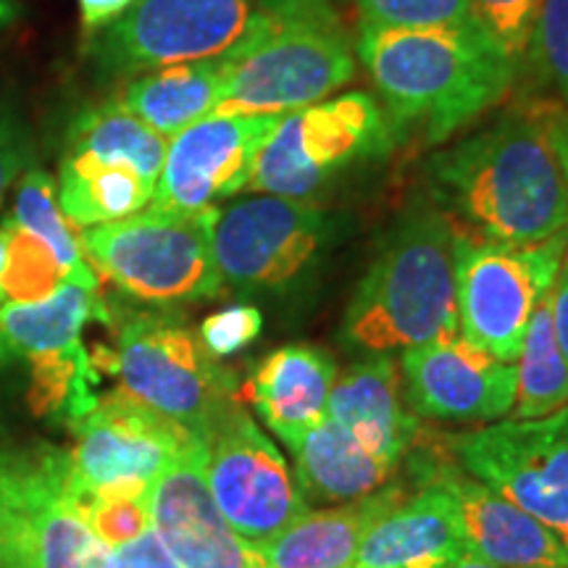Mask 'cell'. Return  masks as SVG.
<instances>
[{
  "instance_id": "15",
  "label": "cell",
  "mask_w": 568,
  "mask_h": 568,
  "mask_svg": "<svg viewBox=\"0 0 568 568\" xmlns=\"http://www.w3.org/2000/svg\"><path fill=\"white\" fill-rule=\"evenodd\" d=\"M418 439L408 453L410 471L422 487H443L456 500L468 556L503 568H568L566 542L558 531L471 477L447 453L443 439Z\"/></svg>"
},
{
  "instance_id": "6",
  "label": "cell",
  "mask_w": 568,
  "mask_h": 568,
  "mask_svg": "<svg viewBox=\"0 0 568 568\" xmlns=\"http://www.w3.org/2000/svg\"><path fill=\"white\" fill-rule=\"evenodd\" d=\"M216 216L219 209H148L82 230L80 243L92 268H101L130 297L153 305L209 301L224 287L211 243Z\"/></svg>"
},
{
  "instance_id": "18",
  "label": "cell",
  "mask_w": 568,
  "mask_h": 568,
  "mask_svg": "<svg viewBox=\"0 0 568 568\" xmlns=\"http://www.w3.org/2000/svg\"><path fill=\"white\" fill-rule=\"evenodd\" d=\"M151 529L180 568H266L258 545L222 516L205 481V443L190 445L148 489Z\"/></svg>"
},
{
  "instance_id": "36",
  "label": "cell",
  "mask_w": 568,
  "mask_h": 568,
  "mask_svg": "<svg viewBox=\"0 0 568 568\" xmlns=\"http://www.w3.org/2000/svg\"><path fill=\"white\" fill-rule=\"evenodd\" d=\"M105 568H180V564L169 556L155 531L148 529L134 542L113 550Z\"/></svg>"
},
{
  "instance_id": "11",
  "label": "cell",
  "mask_w": 568,
  "mask_h": 568,
  "mask_svg": "<svg viewBox=\"0 0 568 568\" xmlns=\"http://www.w3.org/2000/svg\"><path fill=\"white\" fill-rule=\"evenodd\" d=\"M332 232L335 222L316 201L255 195L219 211L213 258L237 293H280L311 272Z\"/></svg>"
},
{
  "instance_id": "10",
  "label": "cell",
  "mask_w": 568,
  "mask_h": 568,
  "mask_svg": "<svg viewBox=\"0 0 568 568\" xmlns=\"http://www.w3.org/2000/svg\"><path fill=\"white\" fill-rule=\"evenodd\" d=\"M253 0H134L116 21L92 32L88 61L101 77H138L184 61L219 59L243 38Z\"/></svg>"
},
{
  "instance_id": "5",
  "label": "cell",
  "mask_w": 568,
  "mask_h": 568,
  "mask_svg": "<svg viewBox=\"0 0 568 568\" xmlns=\"http://www.w3.org/2000/svg\"><path fill=\"white\" fill-rule=\"evenodd\" d=\"M69 450L0 439V568H105Z\"/></svg>"
},
{
  "instance_id": "21",
  "label": "cell",
  "mask_w": 568,
  "mask_h": 568,
  "mask_svg": "<svg viewBox=\"0 0 568 568\" xmlns=\"http://www.w3.org/2000/svg\"><path fill=\"white\" fill-rule=\"evenodd\" d=\"M335 379L332 353L316 345H284L255 366L243 395L290 447L326 416Z\"/></svg>"
},
{
  "instance_id": "12",
  "label": "cell",
  "mask_w": 568,
  "mask_h": 568,
  "mask_svg": "<svg viewBox=\"0 0 568 568\" xmlns=\"http://www.w3.org/2000/svg\"><path fill=\"white\" fill-rule=\"evenodd\" d=\"M439 439L471 477L568 537V406Z\"/></svg>"
},
{
  "instance_id": "43",
  "label": "cell",
  "mask_w": 568,
  "mask_h": 568,
  "mask_svg": "<svg viewBox=\"0 0 568 568\" xmlns=\"http://www.w3.org/2000/svg\"><path fill=\"white\" fill-rule=\"evenodd\" d=\"M3 255H6V232L0 226V268H3Z\"/></svg>"
},
{
  "instance_id": "33",
  "label": "cell",
  "mask_w": 568,
  "mask_h": 568,
  "mask_svg": "<svg viewBox=\"0 0 568 568\" xmlns=\"http://www.w3.org/2000/svg\"><path fill=\"white\" fill-rule=\"evenodd\" d=\"M361 24L422 30V27H456L471 21L468 0H353Z\"/></svg>"
},
{
  "instance_id": "20",
  "label": "cell",
  "mask_w": 568,
  "mask_h": 568,
  "mask_svg": "<svg viewBox=\"0 0 568 568\" xmlns=\"http://www.w3.org/2000/svg\"><path fill=\"white\" fill-rule=\"evenodd\" d=\"M464 556L456 500L443 487H422L366 531L353 568H447Z\"/></svg>"
},
{
  "instance_id": "24",
  "label": "cell",
  "mask_w": 568,
  "mask_h": 568,
  "mask_svg": "<svg viewBox=\"0 0 568 568\" xmlns=\"http://www.w3.org/2000/svg\"><path fill=\"white\" fill-rule=\"evenodd\" d=\"M92 318L109 322L101 295L71 282L42 301L0 303V366L80 351L82 329Z\"/></svg>"
},
{
  "instance_id": "26",
  "label": "cell",
  "mask_w": 568,
  "mask_h": 568,
  "mask_svg": "<svg viewBox=\"0 0 568 568\" xmlns=\"http://www.w3.org/2000/svg\"><path fill=\"white\" fill-rule=\"evenodd\" d=\"M155 182L124 163L63 153L59 166V205L77 230H90L140 213L153 203Z\"/></svg>"
},
{
  "instance_id": "25",
  "label": "cell",
  "mask_w": 568,
  "mask_h": 568,
  "mask_svg": "<svg viewBox=\"0 0 568 568\" xmlns=\"http://www.w3.org/2000/svg\"><path fill=\"white\" fill-rule=\"evenodd\" d=\"M224 61H184L132 77L119 103L161 138L172 140L190 124L211 116L222 103Z\"/></svg>"
},
{
  "instance_id": "42",
  "label": "cell",
  "mask_w": 568,
  "mask_h": 568,
  "mask_svg": "<svg viewBox=\"0 0 568 568\" xmlns=\"http://www.w3.org/2000/svg\"><path fill=\"white\" fill-rule=\"evenodd\" d=\"M13 17H17V3L13 0H0V27L11 24Z\"/></svg>"
},
{
  "instance_id": "30",
  "label": "cell",
  "mask_w": 568,
  "mask_h": 568,
  "mask_svg": "<svg viewBox=\"0 0 568 568\" xmlns=\"http://www.w3.org/2000/svg\"><path fill=\"white\" fill-rule=\"evenodd\" d=\"M6 255L0 268V303H34L53 295L67 282L55 255L32 232L6 219Z\"/></svg>"
},
{
  "instance_id": "14",
  "label": "cell",
  "mask_w": 568,
  "mask_h": 568,
  "mask_svg": "<svg viewBox=\"0 0 568 568\" xmlns=\"http://www.w3.org/2000/svg\"><path fill=\"white\" fill-rule=\"evenodd\" d=\"M71 468L82 493H148L190 445L203 443L122 387L71 422Z\"/></svg>"
},
{
  "instance_id": "16",
  "label": "cell",
  "mask_w": 568,
  "mask_h": 568,
  "mask_svg": "<svg viewBox=\"0 0 568 568\" xmlns=\"http://www.w3.org/2000/svg\"><path fill=\"white\" fill-rule=\"evenodd\" d=\"M282 113H211L174 134L155 184L153 209L201 213L247 187L255 155Z\"/></svg>"
},
{
  "instance_id": "34",
  "label": "cell",
  "mask_w": 568,
  "mask_h": 568,
  "mask_svg": "<svg viewBox=\"0 0 568 568\" xmlns=\"http://www.w3.org/2000/svg\"><path fill=\"white\" fill-rule=\"evenodd\" d=\"M471 21L524 67V53L542 0H468Z\"/></svg>"
},
{
  "instance_id": "8",
  "label": "cell",
  "mask_w": 568,
  "mask_h": 568,
  "mask_svg": "<svg viewBox=\"0 0 568 568\" xmlns=\"http://www.w3.org/2000/svg\"><path fill=\"white\" fill-rule=\"evenodd\" d=\"M109 368L119 374V387L126 395L172 418L203 443L237 403L234 374L174 316L124 318Z\"/></svg>"
},
{
  "instance_id": "32",
  "label": "cell",
  "mask_w": 568,
  "mask_h": 568,
  "mask_svg": "<svg viewBox=\"0 0 568 568\" xmlns=\"http://www.w3.org/2000/svg\"><path fill=\"white\" fill-rule=\"evenodd\" d=\"M80 510L109 550L130 545L151 529L148 493H82Z\"/></svg>"
},
{
  "instance_id": "40",
  "label": "cell",
  "mask_w": 568,
  "mask_h": 568,
  "mask_svg": "<svg viewBox=\"0 0 568 568\" xmlns=\"http://www.w3.org/2000/svg\"><path fill=\"white\" fill-rule=\"evenodd\" d=\"M255 3H258L261 11L282 13V11L301 9V6H305V3H316V0H255Z\"/></svg>"
},
{
  "instance_id": "17",
  "label": "cell",
  "mask_w": 568,
  "mask_h": 568,
  "mask_svg": "<svg viewBox=\"0 0 568 568\" xmlns=\"http://www.w3.org/2000/svg\"><path fill=\"white\" fill-rule=\"evenodd\" d=\"M400 374L410 410L435 422H500L516 400V364L458 335L403 351Z\"/></svg>"
},
{
  "instance_id": "28",
  "label": "cell",
  "mask_w": 568,
  "mask_h": 568,
  "mask_svg": "<svg viewBox=\"0 0 568 568\" xmlns=\"http://www.w3.org/2000/svg\"><path fill=\"white\" fill-rule=\"evenodd\" d=\"M568 406V361L552 326V290L537 303L516 358L510 418H542Z\"/></svg>"
},
{
  "instance_id": "4",
  "label": "cell",
  "mask_w": 568,
  "mask_h": 568,
  "mask_svg": "<svg viewBox=\"0 0 568 568\" xmlns=\"http://www.w3.org/2000/svg\"><path fill=\"white\" fill-rule=\"evenodd\" d=\"M224 92L213 113H287L326 101L355 77V42L332 0L255 11L222 55Z\"/></svg>"
},
{
  "instance_id": "29",
  "label": "cell",
  "mask_w": 568,
  "mask_h": 568,
  "mask_svg": "<svg viewBox=\"0 0 568 568\" xmlns=\"http://www.w3.org/2000/svg\"><path fill=\"white\" fill-rule=\"evenodd\" d=\"M9 219L51 247L55 261L67 272V282L82 284V287L90 290H101V280H98L90 261L84 258L82 243L77 237L74 226L63 216L51 174L42 172V169H30V172L21 174V182L17 187V203H13V213Z\"/></svg>"
},
{
  "instance_id": "44",
  "label": "cell",
  "mask_w": 568,
  "mask_h": 568,
  "mask_svg": "<svg viewBox=\"0 0 568 568\" xmlns=\"http://www.w3.org/2000/svg\"><path fill=\"white\" fill-rule=\"evenodd\" d=\"M564 542H566V552H568V537H564Z\"/></svg>"
},
{
  "instance_id": "13",
  "label": "cell",
  "mask_w": 568,
  "mask_h": 568,
  "mask_svg": "<svg viewBox=\"0 0 568 568\" xmlns=\"http://www.w3.org/2000/svg\"><path fill=\"white\" fill-rule=\"evenodd\" d=\"M205 481L226 524L253 545L308 510L287 460L240 400L205 439Z\"/></svg>"
},
{
  "instance_id": "1",
  "label": "cell",
  "mask_w": 568,
  "mask_h": 568,
  "mask_svg": "<svg viewBox=\"0 0 568 568\" xmlns=\"http://www.w3.org/2000/svg\"><path fill=\"white\" fill-rule=\"evenodd\" d=\"M426 182L474 237L524 247L568 232V109L521 101L432 153Z\"/></svg>"
},
{
  "instance_id": "31",
  "label": "cell",
  "mask_w": 568,
  "mask_h": 568,
  "mask_svg": "<svg viewBox=\"0 0 568 568\" xmlns=\"http://www.w3.org/2000/svg\"><path fill=\"white\" fill-rule=\"evenodd\" d=\"M568 109V0H542L531 27L524 67Z\"/></svg>"
},
{
  "instance_id": "35",
  "label": "cell",
  "mask_w": 568,
  "mask_h": 568,
  "mask_svg": "<svg viewBox=\"0 0 568 568\" xmlns=\"http://www.w3.org/2000/svg\"><path fill=\"white\" fill-rule=\"evenodd\" d=\"M261 329H264V316L255 305H230L201 324V343L213 358H230L258 339Z\"/></svg>"
},
{
  "instance_id": "39",
  "label": "cell",
  "mask_w": 568,
  "mask_h": 568,
  "mask_svg": "<svg viewBox=\"0 0 568 568\" xmlns=\"http://www.w3.org/2000/svg\"><path fill=\"white\" fill-rule=\"evenodd\" d=\"M552 326H556L558 345L568 361V261H564L556 287H552Z\"/></svg>"
},
{
  "instance_id": "7",
  "label": "cell",
  "mask_w": 568,
  "mask_h": 568,
  "mask_svg": "<svg viewBox=\"0 0 568 568\" xmlns=\"http://www.w3.org/2000/svg\"><path fill=\"white\" fill-rule=\"evenodd\" d=\"M395 145L393 124L376 98L361 90L345 92L282 113L255 155L245 190L314 201L347 169L385 159Z\"/></svg>"
},
{
  "instance_id": "9",
  "label": "cell",
  "mask_w": 568,
  "mask_h": 568,
  "mask_svg": "<svg viewBox=\"0 0 568 568\" xmlns=\"http://www.w3.org/2000/svg\"><path fill=\"white\" fill-rule=\"evenodd\" d=\"M566 253L568 232L524 247L456 234L453 274L460 337L516 364L531 314L556 287Z\"/></svg>"
},
{
  "instance_id": "19",
  "label": "cell",
  "mask_w": 568,
  "mask_h": 568,
  "mask_svg": "<svg viewBox=\"0 0 568 568\" xmlns=\"http://www.w3.org/2000/svg\"><path fill=\"white\" fill-rule=\"evenodd\" d=\"M326 416L351 432L374 458L395 468L422 437V424L406 406L403 374L393 355H366L337 372Z\"/></svg>"
},
{
  "instance_id": "22",
  "label": "cell",
  "mask_w": 568,
  "mask_h": 568,
  "mask_svg": "<svg viewBox=\"0 0 568 568\" xmlns=\"http://www.w3.org/2000/svg\"><path fill=\"white\" fill-rule=\"evenodd\" d=\"M406 497L408 487L393 481L361 500L305 510L258 550L266 568H353L366 531Z\"/></svg>"
},
{
  "instance_id": "3",
  "label": "cell",
  "mask_w": 568,
  "mask_h": 568,
  "mask_svg": "<svg viewBox=\"0 0 568 568\" xmlns=\"http://www.w3.org/2000/svg\"><path fill=\"white\" fill-rule=\"evenodd\" d=\"M447 213L416 203L376 247L345 308L339 339L358 355H389L458 335Z\"/></svg>"
},
{
  "instance_id": "2",
  "label": "cell",
  "mask_w": 568,
  "mask_h": 568,
  "mask_svg": "<svg viewBox=\"0 0 568 568\" xmlns=\"http://www.w3.org/2000/svg\"><path fill=\"white\" fill-rule=\"evenodd\" d=\"M355 59L364 63L397 142L439 145L508 95L521 67L474 21L456 27L361 24Z\"/></svg>"
},
{
  "instance_id": "38",
  "label": "cell",
  "mask_w": 568,
  "mask_h": 568,
  "mask_svg": "<svg viewBox=\"0 0 568 568\" xmlns=\"http://www.w3.org/2000/svg\"><path fill=\"white\" fill-rule=\"evenodd\" d=\"M77 3H80L84 32L92 34L122 17V13L130 9L134 0H77Z\"/></svg>"
},
{
  "instance_id": "23",
  "label": "cell",
  "mask_w": 568,
  "mask_h": 568,
  "mask_svg": "<svg viewBox=\"0 0 568 568\" xmlns=\"http://www.w3.org/2000/svg\"><path fill=\"white\" fill-rule=\"evenodd\" d=\"M290 453L305 503L343 506L361 500L393 485L397 474L395 466L374 458L355 443L351 432H345L329 416H324L295 445H290Z\"/></svg>"
},
{
  "instance_id": "37",
  "label": "cell",
  "mask_w": 568,
  "mask_h": 568,
  "mask_svg": "<svg viewBox=\"0 0 568 568\" xmlns=\"http://www.w3.org/2000/svg\"><path fill=\"white\" fill-rule=\"evenodd\" d=\"M30 161V145L19 126L0 116V203H3L6 190L19 180L21 169Z\"/></svg>"
},
{
  "instance_id": "41",
  "label": "cell",
  "mask_w": 568,
  "mask_h": 568,
  "mask_svg": "<svg viewBox=\"0 0 568 568\" xmlns=\"http://www.w3.org/2000/svg\"><path fill=\"white\" fill-rule=\"evenodd\" d=\"M447 568H503V566H495V564H487V560H479V558H474V556H466L460 558V560H456V564H450Z\"/></svg>"
},
{
  "instance_id": "27",
  "label": "cell",
  "mask_w": 568,
  "mask_h": 568,
  "mask_svg": "<svg viewBox=\"0 0 568 568\" xmlns=\"http://www.w3.org/2000/svg\"><path fill=\"white\" fill-rule=\"evenodd\" d=\"M169 140L140 122L119 101L82 111L67 132L69 155H88L105 163H124L159 184Z\"/></svg>"
}]
</instances>
